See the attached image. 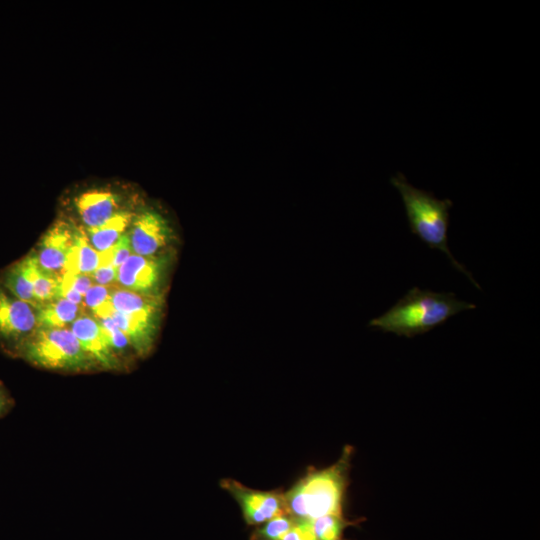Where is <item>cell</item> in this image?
I'll list each match as a JSON object with an SVG mask.
<instances>
[{"label": "cell", "instance_id": "cell-6", "mask_svg": "<svg viewBox=\"0 0 540 540\" xmlns=\"http://www.w3.org/2000/svg\"><path fill=\"white\" fill-rule=\"evenodd\" d=\"M221 486L238 502L249 525H260L275 517L289 515L284 494L253 490L233 479L223 480Z\"/></svg>", "mask_w": 540, "mask_h": 540}, {"label": "cell", "instance_id": "cell-18", "mask_svg": "<svg viewBox=\"0 0 540 540\" xmlns=\"http://www.w3.org/2000/svg\"><path fill=\"white\" fill-rule=\"evenodd\" d=\"M25 258L34 297L42 307L45 303L58 297L60 277L41 269L34 255H29Z\"/></svg>", "mask_w": 540, "mask_h": 540}, {"label": "cell", "instance_id": "cell-16", "mask_svg": "<svg viewBox=\"0 0 540 540\" xmlns=\"http://www.w3.org/2000/svg\"><path fill=\"white\" fill-rule=\"evenodd\" d=\"M163 299L159 294H143L124 288H114L111 304L121 313L160 312Z\"/></svg>", "mask_w": 540, "mask_h": 540}, {"label": "cell", "instance_id": "cell-7", "mask_svg": "<svg viewBox=\"0 0 540 540\" xmlns=\"http://www.w3.org/2000/svg\"><path fill=\"white\" fill-rule=\"evenodd\" d=\"M128 235L133 253L141 256H155L172 237L167 221L153 210L134 216Z\"/></svg>", "mask_w": 540, "mask_h": 540}, {"label": "cell", "instance_id": "cell-15", "mask_svg": "<svg viewBox=\"0 0 540 540\" xmlns=\"http://www.w3.org/2000/svg\"><path fill=\"white\" fill-rule=\"evenodd\" d=\"M82 307L62 297H57L37 310L38 326L65 328L83 315Z\"/></svg>", "mask_w": 540, "mask_h": 540}, {"label": "cell", "instance_id": "cell-13", "mask_svg": "<svg viewBox=\"0 0 540 540\" xmlns=\"http://www.w3.org/2000/svg\"><path fill=\"white\" fill-rule=\"evenodd\" d=\"M103 263V253L98 252L92 247L83 232L75 231L73 244L68 254L63 274L70 272L92 275Z\"/></svg>", "mask_w": 540, "mask_h": 540}, {"label": "cell", "instance_id": "cell-2", "mask_svg": "<svg viewBox=\"0 0 540 540\" xmlns=\"http://www.w3.org/2000/svg\"><path fill=\"white\" fill-rule=\"evenodd\" d=\"M390 183L401 196L411 232L428 247L442 251L457 271L481 289L472 274L453 257L447 244L449 210L453 202L438 199L432 192L414 187L401 172L391 177Z\"/></svg>", "mask_w": 540, "mask_h": 540}, {"label": "cell", "instance_id": "cell-24", "mask_svg": "<svg viewBox=\"0 0 540 540\" xmlns=\"http://www.w3.org/2000/svg\"><path fill=\"white\" fill-rule=\"evenodd\" d=\"M60 283L74 289L83 297L95 284L92 275L70 272H66L60 277Z\"/></svg>", "mask_w": 540, "mask_h": 540}, {"label": "cell", "instance_id": "cell-26", "mask_svg": "<svg viewBox=\"0 0 540 540\" xmlns=\"http://www.w3.org/2000/svg\"><path fill=\"white\" fill-rule=\"evenodd\" d=\"M118 268L111 263L100 265L93 273L92 277L95 284L111 286L117 282Z\"/></svg>", "mask_w": 540, "mask_h": 540}, {"label": "cell", "instance_id": "cell-1", "mask_svg": "<svg viewBox=\"0 0 540 540\" xmlns=\"http://www.w3.org/2000/svg\"><path fill=\"white\" fill-rule=\"evenodd\" d=\"M476 305L459 300L452 292L411 288L395 305L370 321L369 327L412 338L443 324L450 317Z\"/></svg>", "mask_w": 540, "mask_h": 540}, {"label": "cell", "instance_id": "cell-14", "mask_svg": "<svg viewBox=\"0 0 540 540\" xmlns=\"http://www.w3.org/2000/svg\"><path fill=\"white\" fill-rule=\"evenodd\" d=\"M133 217L129 211H120L104 224L87 229L89 243L98 252L107 251L125 234Z\"/></svg>", "mask_w": 540, "mask_h": 540}, {"label": "cell", "instance_id": "cell-3", "mask_svg": "<svg viewBox=\"0 0 540 540\" xmlns=\"http://www.w3.org/2000/svg\"><path fill=\"white\" fill-rule=\"evenodd\" d=\"M350 455V449H345L337 463L308 472L284 494L288 514L307 520L326 515L342 516Z\"/></svg>", "mask_w": 540, "mask_h": 540}, {"label": "cell", "instance_id": "cell-23", "mask_svg": "<svg viewBox=\"0 0 540 540\" xmlns=\"http://www.w3.org/2000/svg\"><path fill=\"white\" fill-rule=\"evenodd\" d=\"M104 252L108 262L119 268L133 254L128 233H125L116 244Z\"/></svg>", "mask_w": 540, "mask_h": 540}, {"label": "cell", "instance_id": "cell-4", "mask_svg": "<svg viewBox=\"0 0 540 540\" xmlns=\"http://www.w3.org/2000/svg\"><path fill=\"white\" fill-rule=\"evenodd\" d=\"M16 355L48 370L79 372L98 367L67 327H38L21 344Z\"/></svg>", "mask_w": 540, "mask_h": 540}, {"label": "cell", "instance_id": "cell-21", "mask_svg": "<svg viewBox=\"0 0 540 540\" xmlns=\"http://www.w3.org/2000/svg\"><path fill=\"white\" fill-rule=\"evenodd\" d=\"M114 288L94 284L84 295V306L94 314L111 304V296Z\"/></svg>", "mask_w": 540, "mask_h": 540}, {"label": "cell", "instance_id": "cell-9", "mask_svg": "<svg viewBox=\"0 0 540 540\" xmlns=\"http://www.w3.org/2000/svg\"><path fill=\"white\" fill-rule=\"evenodd\" d=\"M70 330L98 367L107 370H116L121 367L120 358L115 353L106 331L96 318L81 315L70 325Z\"/></svg>", "mask_w": 540, "mask_h": 540}, {"label": "cell", "instance_id": "cell-8", "mask_svg": "<svg viewBox=\"0 0 540 540\" xmlns=\"http://www.w3.org/2000/svg\"><path fill=\"white\" fill-rule=\"evenodd\" d=\"M94 315L96 318H111L139 355L150 351L157 331L159 312L127 314L114 310L112 304H109Z\"/></svg>", "mask_w": 540, "mask_h": 540}, {"label": "cell", "instance_id": "cell-20", "mask_svg": "<svg viewBox=\"0 0 540 540\" xmlns=\"http://www.w3.org/2000/svg\"><path fill=\"white\" fill-rule=\"evenodd\" d=\"M296 519L290 515L275 517L257 528L251 540H282V538L294 526Z\"/></svg>", "mask_w": 540, "mask_h": 540}, {"label": "cell", "instance_id": "cell-17", "mask_svg": "<svg viewBox=\"0 0 540 540\" xmlns=\"http://www.w3.org/2000/svg\"><path fill=\"white\" fill-rule=\"evenodd\" d=\"M1 284L16 298L30 304L36 310L41 308L34 297L26 258L7 269Z\"/></svg>", "mask_w": 540, "mask_h": 540}, {"label": "cell", "instance_id": "cell-27", "mask_svg": "<svg viewBox=\"0 0 540 540\" xmlns=\"http://www.w3.org/2000/svg\"><path fill=\"white\" fill-rule=\"evenodd\" d=\"M14 407V399L5 388L2 382H0V419L4 418L10 413Z\"/></svg>", "mask_w": 540, "mask_h": 540}, {"label": "cell", "instance_id": "cell-25", "mask_svg": "<svg viewBox=\"0 0 540 540\" xmlns=\"http://www.w3.org/2000/svg\"><path fill=\"white\" fill-rule=\"evenodd\" d=\"M282 540H317V538L313 532L310 520L296 519L294 526Z\"/></svg>", "mask_w": 540, "mask_h": 540}, {"label": "cell", "instance_id": "cell-19", "mask_svg": "<svg viewBox=\"0 0 540 540\" xmlns=\"http://www.w3.org/2000/svg\"><path fill=\"white\" fill-rule=\"evenodd\" d=\"M310 521L317 540H339L345 527L352 524L343 516L336 515H326Z\"/></svg>", "mask_w": 540, "mask_h": 540}, {"label": "cell", "instance_id": "cell-5", "mask_svg": "<svg viewBox=\"0 0 540 540\" xmlns=\"http://www.w3.org/2000/svg\"><path fill=\"white\" fill-rule=\"evenodd\" d=\"M38 327L37 310L0 284V341L7 350L16 355L21 344Z\"/></svg>", "mask_w": 540, "mask_h": 540}, {"label": "cell", "instance_id": "cell-12", "mask_svg": "<svg viewBox=\"0 0 540 540\" xmlns=\"http://www.w3.org/2000/svg\"><path fill=\"white\" fill-rule=\"evenodd\" d=\"M75 205L87 229L104 224L121 211L118 197L109 190L86 191L78 196Z\"/></svg>", "mask_w": 540, "mask_h": 540}, {"label": "cell", "instance_id": "cell-11", "mask_svg": "<svg viewBox=\"0 0 540 540\" xmlns=\"http://www.w3.org/2000/svg\"><path fill=\"white\" fill-rule=\"evenodd\" d=\"M73 238L74 232L68 224L62 221L54 224L42 238L37 255H34L40 268L61 277Z\"/></svg>", "mask_w": 540, "mask_h": 540}, {"label": "cell", "instance_id": "cell-22", "mask_svg": "<svg viewBox=\"0 0 540 540\" xmlns=\"http://www.w3.org/2000/svg\"><path fill=\"white\" fill-rule=\"evenodd\" d=\"M104 330L107 333V336L110 340V343L115 351V353L118 355L120 353H123L125 349L130 345L127 337L125 334L118 328V326L114 323V321L109 317H101L96 318Z\"/></svg>", "mask_w": 540, "mask_h": 540}, {"label": "cell", "instance_id": "cell-10", "mask_svg": "<svg viewBox=\"0 0 540 540\" xmlns=\"http://www.w3.org/2000/svg\"><path fill=\"white\" fill-rule=\"evenodd\" d=\"M162 262L155 256L132 254L119 268L117 282L121 288L143 293L157 294L162 276Z\"/></svg>", "mask_w": 540, "mask_h": 540}]
</instances>
